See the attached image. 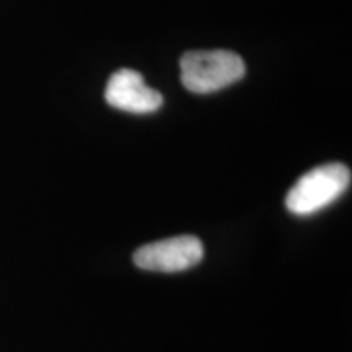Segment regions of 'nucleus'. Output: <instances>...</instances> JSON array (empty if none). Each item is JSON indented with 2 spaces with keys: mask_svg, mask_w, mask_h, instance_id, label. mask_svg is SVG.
Returning a JSON list of instances; mask_svg holds the SVG:
<instances>
[{
  "mask_svg": "<svg viewBox=\"0 0 352 352\" xmlns=\"http://www.w3.org/2000/svg\"><path fill=\"white\" fill-rule=\"evenodd\" d=\"M182 83L192 94H214L241 80L243 59L233 51H189L179 60Z\"/></svg>",
  "mask_w": 352,
  "mask_h": 352,
  "instance_id": "nucleus-1",
  "label": "nucleus"
},
{
  "mask_svg": "<svg viewBox=\"0 0 352 352\" xmlns=\"http://www.w3.org/2000/svg\"><path fill=\"white\" fill-rule=\"evenodd\" d=\"M351 186V170L342 164L316 166L302 176L285 196V208L298 217L320 212Z\"/></svg>",
  "mask_w": 352,
  "mask_h": 352,
  "instance_id": "nucleus-2",
  "label": "nucleus"
},
{
  "mask_svg": "<svg viewBox=\"0 0 352 352\" xmlns=\"http://www.w3.org/2000/svg\"><path fill=\"white\" fill-rule=\"evenodd\" d=\"M204 258V245L195 235L171 236L135 250L134 264L139 270L153 272H183L195 267Z\"/></svg>",
  "mask_w": 352,
  "mask_h": 352,
  "instance_id": "nucleus-3",
  "label": "nucleus"
},
{
  "mask_svg": "<svg viewBox=\"0 0 352 352\" xmlns=\"http://www.w3.org/2000/svg\"><path fill=\"white\" fill-rule=\"evenodd\" d=\"M104 98L109 107L132 114L155 113L164 104V96L132 69H121L109 77Z\"/></svg>",
  "mask_w": 352,
  "mask_h": 352,
  "instance_id": "nucleus-4",
  "label": "nucleus"
}]
</instances>
